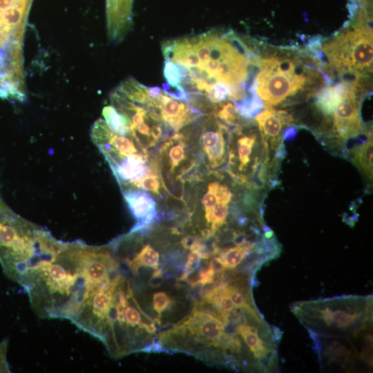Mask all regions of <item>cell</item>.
<instances>
[{
  "instance_id": "603a6c76",
  "label": "cell",
  "mask_w": 373,
  "mask_h": 373,
  "mask_svg": "<svg viewBox=\"0 0 373 373\" xmlns=\"http://www.w3.org/2000/svg\"><path fill=\"white\" fill-rule=\"evenodd\" d=\"M8 347V340L7 338L0 342V373L10 372L7 359Z\"/></svg>"
},
{
  "instance_id": "6da1fadb",
  "label": "cell",
  "mask_w": 373,
  "mask_h": 373,
  "mask_svg": "<svg viewBox=\"0 0 373 373\" xmlns=\"http://www.w3.org/2000/svg\"><path fill=\"white\" fill-rule=\"evenodd\" d=\"M291 311L309 334L356 338L370 331L372 297L350 295L297 302Z\"/></svg>"
},
{
  "instance_id": "30bf717a",
  "label": "cell",
  "mask_w": 373,
  "mask_h": 373,
  "mask_svg": "<svg viewBox=\"0 0 373 373\" xmlns=\"http://www.w3.org/2000/svg\"><path fill=\"white\" fill-rule=\"evenodd\" d=\"M255 119L265 144L270 143L272 146H276L280 142L283 126L293 121L287 112L271 108L265 109Z\"/></svg>"
},
{
  "instance_id": "e0dca14e",
  "label": "cell",
  "mask_w": 373,
  "mask_h": 373,
  "mask_svg": "<svg viewBox=\"0 0 373 373\" xmlns=\"http://www.w3.org/2000/svg\"><path fill=\"white\" fill-rule=\"evenodd\" d=\"M161 184L164 185V182L158 173L157 167L154 164L152 170L135 182L130 189H134L136 187L160 195Z\"/></svg>"
},
{
  "instance_id": "9a60e30c",
  "label": "cell",
  "mask_w": 373,
  "mask_h": 373,
  "mask_svg": "<svg viewBox=\"0 0 373 373\" xmlns=\"http://www.w3.org/2000/svg\"><path fill=\"white\" fill-rule=\"evenodd\" d=\"M257 247L255 243L251 241H247L240 244L236 245L233 247L222 249L219 257L224 263L226 269H233L240 265L244 259L247 258Z\"/></svg>"
},
{
  "instance_id": "8fae6325",
  "label": "cell",
  "mask_w": 373,
  "mask_h": 373,
  "mask_svg": "<svg viewBox=\"0 0 373 373\" xmlns=\"http://www.w3.org/2000/svg\"><path fill=\"white\" fill-rule=\"evenodd\" d=\"M217 130L204 128L200 136V144L207 159L209 167L214 169L222 165L226 160L227 128L218 123Z\"/></svg>"
},
{
  "instance_id": "4fadbf2b",
  "label": "cell",
  "mask_w": 373,
  "mask_h": 373,
  "mask_svg": "<svg viewBox=\"0 0 373 373\" xmlns=\"http://www.w3.org/2000/svg\"><path fill=\"white\" fill-rule=\"evenodd\" d=\"M160 152L161 154L166 155L168 158L170 173L174 174L176 168L182 164L180 179L193 169L195 164L193 160L186 161V145L182 140L180 134H175L169 142H164L161 147Z\"/></svg>"
},
{
  "instance_id": "2e32d148",
  "label": "cell",
  "mask_w": 373,
  "mask_h": 373,
  "mask_svg": "<svg viewBox=\"0 0 373 373\" xmlns=\"http://www.w3.org/2000/svg\"><path fill=\"white\" fill-rule=\"evenodd\" d=\"M372 138L370 136L365 143L354 147L351 151L354 164L371 180H372Z\"/></svg>"
},
{
  "instance_id": "cb8c5ba5",
  "label": "cell",
  "mask_w": 373,
  "mask_h": 373,
  "mask_svg": "<svg viewBox=\"0 0 373 373\" xmlns=\"http://www.w3.org/2000/svg\"><path fill=\"white\" fill-rule=\"evenodd\" d=\"M148 95L153 100H156L162 93L161 88L158 86L147 87Z\"/></svg>"
},
{
  "instance_id": "7c38bea8",
  "label": "cell",
  "mask_w": 373,
  "mask_h": 373,
  "mask_svg": "<svg viewBox=\"0 0 373 373\" xmlns=\"http://www.w3.org/2000/svg\"><path fill=\"white\" fill-rule=\"evenodd\" d=\"M236 131L238 135L236 149L230 148L229 163L230 168L236 165L238 173L235 177L240 180L242 173L248 169L251 162L256 135L253 133L242 134L239 129Z\"/></svg>"
},
{
  "instance_id": "8992f818",
  "label": "cell",
  "mask_w": 373,
  "mask_h": 373,
  "mask_svg": "<svg viewBox=\"0 0 373 373\" xmlns=\"http://www.w3.org/2000/svg\"><path fill=\"white\" fill-rule=\"evenodd\" d=\"M333 123L334 131L341 140L359 135L362 125L354 95L345 97L336 107Z\"/></svg>"
},
{
  "instance_id": "44dd1931",
  "label": "cell",
  "mask_w": 373,
  "mask_h": 373,
  "mask_svg": "<svg viewBox=\"0 0 373 373\" xmlns=\"http://www.w3.org/2000/svg\"><path fill=\"white\" fill-rule=\"evenodd\" d=\"M164 77L167 82L172 85L181 82L182 77L178 66L169 60H165L164 66Z\"/></svg>"
},
{
  "instance_id": "9c48e42d",
  "label": "cell",
  "mask_w": 373,
  "mask_h": 373,
  "mask_svg": "<svg viewBox=\"0 0 373 373\" xmlns=\"http://www.w3.org/2000/svg\"><path fill=\"white\" fill-rule=\"evenodd\" d=\"M124 198L137 222L131 231H141L153 224L157 218L156 203L146 192L137 189L123 191Z\"/></svg>"
},
{
  "instance_id": "d4e9b609",
  "label": "cell",
  "mask_w": 373,
  "mask_h": 373,
  "mask_svg": "<svg viewBox=\"0 0 373 373\" xmlns=\"http://www.w3.org/2000/svg\"><path fill=\"white\" fill-rule=\"evenodd\" d=\"M1 202H2V201H1V199H0V203H1Z\"/></svg>"
},
{
  "instance_id": "277c9868",
  "label": "cell",
  "mask_w": 373,
  "mask_h": 373,
  "mask_svg": "<svg viewBox=\"0 0 373 373\" xmlns=\"http://www.w3.org/2000/svg\"><path fill=\"white\" fill-rule=\"evenodd\" d=\"M260 68L254 81V90L267 106L278 104L295 94L306 80L303 73L296 72V64L289 59H262Z\"/></svg>"
},
{
  "instance_id": "ffe728a7",
  "label": "cell",
  "mask_w": 373,
  "mask_h": 373,
  "mask_svg": "<svg viewBox=\"0 0 373 373\" xmlns=\"http://www.w3.org/2000/svg\"><path fill=\"white\" fill-rule=\"evenodd\" d=\"M232 89L223 83H218L211 87L205 95L213 103H218L224 100Z\"/></svg>"
},
{
  "instance_id": "3957f363",
  "label": "cell",
  "mask_w": 373,
  "mask_h": 373,
  "mask_svg": "<svg viewBox=\"0 0 373 373\" xmlns=\"http://www.w3.org/2000/svg\"><path fill=\"white\" fill-rule=\"evenodd\" d=\"M324 52L340 75H362L372 65V31L360 25L327 43Z\"/></svg>"
},
{
  "instance_id": "ac0fdd59",
  "label": "cell",
  "mask_w": 373,
  "mask_h": 373,
  "mask_svg": "<svg viewBox=\"0 0 373 373\" xmlns=\"http://www.w3.org/2000/svg\"><path fill=\"white\" fill-rule=\"evenodd\" d=\"M152 302L153 309L157 312L155 321L160 324L164 315L163 312L171 309L175 303V300L172 299L166 292L160 291L153 293Z\"/></svg>"
},
{
  "instance_id": "ba28073f",
  "label": "cell",
  "mask_w": 373,
  "mask_h": 373,
  "mask_svg": "<svg viewBox=\"0 0 373 373\" xmlns=\"http://www.w3.org/2000/svg\"><path fill=\"white\" fill-rule=\"evenodd\" d=\"M133 1L106 0L108 35L112 41H120L129 30Z\"/></svg>"
},
{
  "instance_id": "7a4b0ae2",
  "label": "cell",
  "mask_w": 373,
  "mask_h": 373,
  "mask_svg": "<svg viewBox=\"0 0 373 373\" xmlns=\"http://www.w3.org/2000/svg\"><path fill=\"white\" fill-rule=\"evenodd\" d=\"M44 233L0 203V263L9 278L22 283L42 249Z\"/></svg>"
},
{
  "instance_id": "5bb4252c",
  "label": "cell",
  "mask_w": 373,
  "mask_h": 373,
  "mask_svg": "<svg viewBox=\"0 0 373 373\" xmlns=\"http://www.w3.org/2000/svg\"><path fill=\"white\" fill-rule=\"evenodd\" d=\"M355 86L354 84L343 82L324 88L317 97L316 106L324 114H331L345 97L354 95Z\"/></svg>"
},
{
  "instance_id": "d6986e66",
  "label": "cell",
  "mask_w": 373,
  "mask_h": 373,
  "mask_svg": "<svg viewBox=\"0 0 373 373\" xmlns=\"http://www.w3.org/2000/svg\"><path fill=\"white\" fill-rule=\"evenodd\" d=\"M238 111L231 102L224 103L218 110V117L229 125H236L238 119Z\"/></svg>"
},
{
  "instance_id": "7402d4cb",
  "label": "cell",
  "mask_w": 373,
  "mask_h": 373,
  "mask_svg": "<svg viewBox=\"0 0 373 373\" xmlns=\"http://www.w3.org/2000/svg\"><path fill=\"white\" fill-rule=\"evenodd\" d=\"M164 93L171 98H174L178 100L186 101L189 99V95L187 94L184 88L179 85H172L170 84H162Z\"/></svg>"
},
{
  "instance_id": "52a82bcc",
  "label": "cell",
  "mask_w": 373,
  "mask_h": 373,
  "mask_svg": "<svg viewBox=\"0 0 373 373\" xmlns=\"http://www.w3.org/2000/svg\"><path fill=\"white\" fill-rule=\"evenodd\" d=\"M155 101L159 106L162 120L174 131L202 115L200 110L162 93Z\"/></svg>"
},
{
  "instance_id": "5b68a950",
  "label": "cell",
  "mask_w": 373,
  "mask_h": 373,
  "mask_svg": "<svg viewBox=\"0 0 373 373\" xmlns=\"http://www.w3.org/2000/svg\"><path fill=\"white\" fill-rule=\"evenodd\" d=\"M32 0H0V50L21 46Z\"/></svg>"
}]
</instances>
